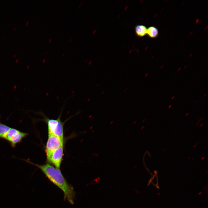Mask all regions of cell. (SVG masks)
<instances>
[{
  "label": "cell",
  "mask_w": 208,
  "mask_h": 208,
  "mask_svg": "<svg viewBox=\"0 0 208 208\" xmlns=\"http://www.w3.org/2000/svg\"><path fill=\"white\" fill-rule=\"evenodd\" d=\"M198 101V100H197L196 101V102H195V103H197V101Z\"/></svg>",
  "instance_id": "obj_18"
},
{
  "label": "cell",
  "mask_w": 208,
  "mask_h": 208,
  "mask_svg": "<svg viewBox=\"0 0 208 208\" xmlns=\"http://www.w3.org/2000/svg\"><path fill=\"white\" fill-rule=\"evenodd\" d=\"M63 110H62L60 114L56 119H50L47 117L42 112H39L44 117L43 120L47 123L48 126V134H51L58 137L63 140V124L61 120V116Z\"/></svg>",
  "instance_id": "obj_2"
},
{
  "label": "cell",
  "mask_w": 208,
  "mask_h": 208,
  "mask_svg": "<svg viewBox=\"0 0 208 208\" xmlns=\"http://www.w3.org/2000/svg\"><path fill=\"white\" fill-rule=\"evenodd\" d=\"M81 5V4H80V5H79V7H80V6Z\"/></svg>",
  "instance_id": "obj_16"
},
{
  "label": "cell",
  "mask_w": 208,
  "mask_h": 208,
  "mask_svg": "<svg viewBox=\"0 0 208 208\" xmlns=\"http://www.w3.org/2000/svg\"><path fill=\"white\" fill-rule=\"evenodd\" d=\"M48 138L46 148L47 159L52 153L63 144V140L53 135L48 134Z\"/></svg>",
  "instance_id": "obj_3"
},
{
  "label": "cell",
  "mask_w": 208,
  "mask_h": 208,
  "mask_svg": "<svg viewBox=\"0 0 208 208\" xmlns=\"http://www.w3.org/2000/svg\"><path fill=\"white\" fill-rule=\"evenodd\" d=\"M174 97H175L174 96H173V97H172V98H171V100L173 99L174 98Z\"/></svg>",
  "instance_id": "obj_10"
},
{
  "label": "cell",
  "mask_w": 208,
  "mask_h": 208,
  "mask_svg": "<svg viewBox=\"0 0 208 208\" xmlns=\"http://www.w3.org/2000/svg\"><path fill=\"white\" fill-rule=\"evenodd\" d=\"M64 55V54H63V56Z\"/></svg>",
  "instance_id": "obj_21"
},
{
  "label": "cell",
  "mask_w": 208,
  "mask_h": 208,
  "mask_svg": "<svg viewBox=\"0 0 208 208\" xmlns=\"http://www.w3.org/2000/svg\"><path fill=\"white\" fill-rule=\"evenodd\" d=\"M207 95V94H205V95L204 96H205H205Z\"/></svg>",
  "instance_id": "obj_12"
},
{
  "label": "cell",
  "mask_w": 208,
  "mask_h": 208,
  "mask_svg": "<svg viewBox=\"0 0 208 208\" xmlns=\"http://www.w3.org/2000/svg\"><path fill=\"white\" fill-rule=\"evenodd\" d=\"M148 73H146V75H145V77H146L147 75H148Z\"/></svg>",
  "instance_id": "obj_11"
},
{
  "label": "cell",
  "mask_w": 208,
  "mask_h": 208,
  "mask_svg": "<svg viewBox=\"0 0 208 208\" xmlns=\"http://www.w3.org/2000/svg\"><path fill=\"white\" fill-rule=\"evenodd\" d=\"M0 117V138L4 139L8 131L11 128L1 122Z\"/></svg>",
  "instance_id": "obj_7"
},
{
  "label": "cell",
  "mask_w": 208,
  "mask_h": 208,
  "mask_svg": "<svg viewBox=\"0 0 208 208\" xmlns=\"http://www.w3.org/2000/svg\"><path fill=\"white\" fill-rule=\"evenodd\" d=\"M171 106H172V105H170L169 106V107H168V108L169 109V108H170L171 107Z\"/></svg>",
  "instance_id": "obj_9"
},
{
  "label": "cell",
  "mask_w": 208,
  "mask_h": 208,
  "mask_svg": "<svg viewBox=\"0 0 208 208\" xmlns=\"http://www.w3.org/2000/svg\"><path fill=\"white\" fill-rule=\"evenodd\" d=\"M51 40V39H50L49 42H50Z\"/></svg>",
  "instance_id": "obj_13"
},
{
  "label": "cell",
  "mask_w": 208,
  "mask_h": 208,
  "mask_svg": "<svg viewBox=\"0 0 208 208\" xmlns=\"http://www.w3.org/2000/svg\"><path fill=\"white\" fill-rule=\"evenodd\" d=\"M72 40V39H71L70 40V42H71V41Z\"/></svg>",
  "instance_id": "obj_17"
},
{
  "label": "cell",
  "mask_w": 208,
  "mask_h": 208,
  "mask_svg": "<svg viewBox=\"0 0 208 208\" xmlns=\"http://www.w3.org/2000/svg\"><path fill=\"white\" fill-rule=\"evenodd\" d=\"M188 114H189V113H187L186 114V115L187 116V115Z\"/></svg>",
  "instance_id": "obj_19"
},
{
  "label": "cell",
  "mask_w": 208,
  "mask_h": 208,
  "mask_svg": "<svg viewBox=\"0 0 208 208\" xmlns=\"http://www.w3.org/2000/svg\"><path fill=\"white\" fill-rule=\"evenodd\" d=\"M147 28L143 25H137L135 27V31L136 35L139 37H142L146 34Z\"/></svg>",
  "instance_id": "obj_6"
},
{
  "label": "cell",
  "mask_w": 208,
  "mask_h": 208,
  "mask_svg": "<svg viewBox=\"0 0 208 208\" xmlns=\"http://www.w3.org/2000/svg\"><path fill=\"white\" fill-rule=\"evenodd\" d=\"M15 55H14V56H15Z\"/></svg>",
  "instance_id": "obj_23"
},
{
  "label": "cell",
  "mask_w": 208,
  "mask_h": 208,
  "mask_svg": "<svg viewBox=\"0 0 208 208\" xmlns=\"http://www.w3.org/2000/svg\"><path fill=\"white\" fill-rule=\"evenodd\" d=\"M47 53V51H46V53H45V54H46Z\"/></svg>",
  "instance_id": "obj_20"
},
{
  "label": "cell",
  "mask_w": 208,
  "mask_h": 208,
  "mask_svg": "<svg viewBox=\"0 0 208 208\" xmlns=\"http://www.w3.org/2000/svg\"><path fill=\"white\" fill-rule=\"evenodd\" d=\"M28 22H27V23H26V25H27V24H28Z\"/></svg>",
  "instance_id": "obj_15"
},
{
  "label": "cell",
  "mask_w": 208,
  "mask_h": 208,
  "mask_svg": "<svg viewBox=\"0 0 208 208\" xmlns=\"http://www.w3.org/2000/svg\"><path fill=\"white\" fill-rule=\"evenodd\" d=\"M15 29V27L14 28V30Z\"/></svg>",
  "instance_id": "obj_22"
},
{
  "label": "cell",
  "mask_w": 208,
  "mask_h": 208,
  "mask_svg": "<svg viewBox=\"0 0 208 208\" xmlns=\"http://www.w3.org/2000/svg\"><path fill=\"white\" fill-rule=\"evenodd\" d=\"M23 160L39 168L51 182L62 190L64 193V200H67L72 204H74L75 196L74 188L67 182L60 169L55 168L49 164L39 165L28 160Z\"/></svg>",
  "instance_id": "obj_1"
},
{
  "label": "cell",
  "mask_w": 208,
  "mask_h": 208,
  "mask_svg": "<svg viewBox=\"0 0 208 208\" xmlns=\"http://www.w3.org/2000/svg\"><path fill=\"white\" fill-rule=\"evenodd\" d=\"M63 145H61L51 155L47 160L48 161L53 164L56 168L60 169L63 155Z\"/></svg>",
  "instance_id": "obj_4"
},
{
  "label": "cell",
  "mask_w": 208,
  "mask_h": 208,
  "mask_svg": "<svg viewBox=\"0 0 208 208\" xmlns=\"http://www.w3.org/2000/svg\"><path fill=\"white\" fill-rule=\"evenodd\" d=\"M158 30L156 27L152 26L147 28L146 34L149 37L155 38L158 36Z\"/></svg>",
  "instance_id": "obj_8"
},
{
  "label": "cell",
  "mask_w": 208,
  "mask_h": 208,
  "mask_svg": "<svg viewBox=\"0 0 208 208\" xmlns=\"http://www.w3.org/2000/svg\"><path fill=\"white\" fill-rule=\"evenodd\" d=\"M180 69H181V68H179V69L178 70V71H179V70H180Z\"/></svg>",
  "instance_id": "obj_14"
},
{
  "label": "cell",
  "mask_w": 208,
  "mask_h": 208,
  "mask_svg": "<svg viewBox=\"0 0 208 208\" xmlns=\"http://www.w3.org/2000/svg\"><path fill=\"white\" fill-rule=\"evenodd\" d=\"M28 135L27 133L23 132L18 130L8 141L12 147L14 148L17 144L21 143Z\"/></svg>",
  "instance_id": "obj_5"
}]
</instances>
